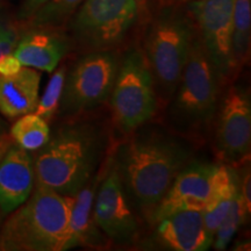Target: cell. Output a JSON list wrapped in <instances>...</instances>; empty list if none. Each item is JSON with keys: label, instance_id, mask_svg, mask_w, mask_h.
Returning a JSON list of instances; mask_svg holds the SVG:
<instances>
[{"label": "cell", "instance_id": "18", "mask_svg": "<svg viewBox=\"0 0 251 251\" xmlns=\"http://www.w3.org/2000/svg\"><path fill=\"white\" fill-rule=\"evenodd\" d=\"M237 191V172L228 168L227 165H215L211 180L208 200L201 211L203 224L212 240L216 229L227 215Z\"/></svg>", "mask_w": 251, "mask_h": 251}, {"label": "cell", "instance_id": "28", "mask_svg": "<svg viewBox=\"0 0 251 251\" xmlns=\"http://www.w3.org/2000/svg\"><path fill=\"white\" fill-rule=\"evenodd\" d=\"M13 143L11 135H9V129L7 128L6 122L0 118V159L5 155L9 147Z\"/></svg>", "mask_w": 251, "mask_h": 251}, {"label": "cell", "instance_id": "11", "mask_svg": "<svg viewBox=\"0 0 251 251\" xmlns=\"http://www.w3.org/2000/svg\"><path fill=\"white\" fill-rule=\"evenodd\" d=\"M215 147L227 162H241L250 155L251 100L249 91L233 86L226 93L215 129Z\"/></svg>", "mask_w": 251, "mask_h": 251}, {"label": "cell", "instance_id": "20", "mask_svg": "<svg viewBox=\"0 0 251 251\" xmlns=\"http://www.w3.org/2000/svg\"><path fill=\"white\" fill-rule=\"evenodd\" d=\"M12 140L28 151H36L50 137L48 122L34 112L21 115L9 128Z\"/></svg>", "mask_w": 251, "mask_h": 251}, {"label": "cell", "instance_id": "9", "mask_svg": "<svg viewBox=\"0 0 251 251\" xmlns=\"http://www.w3.org/2000/svg\"><path fill=\"white\" fill-rule=\"evenodd\" d=\"M234 1L235 0L188 1V9L192 13L197 30H199L200 40L221 83L236 74L231 54Z\"/></svg>", "mask_w": 251, "mask_h": 251}, {"label": "cell", "instance_id": "12", "mask_svg": "<svg viewBox=\"0 0 251 251\" xmlns=\"http://www.w3.org/2000/svg\"><path fill=\"white\" fill-rule=\"evenodd\" d=\"M215 165L209 163H188L181 170L168 192L153 211L150 224L180 211H202L208 200Z\"/></svg>", "mask_w": 251, "mask_h": 251}, {"label": "cell", "instance_id": "25", "mask_svg": "<svg viewBox=\"0 0 251 251\" xmlns=\"http://www.w3.org/2000/svg\"><path fill=\"white\" fill-rule=\"evenodd\" d=\"M23 68L20 61L15 57L13 52L4 55L0 58V76H13Z\"/></svg>", "mask_w": 251, "mask_h": 251}, {"label": "cell", "instance_id": "31", "mask_svg": "<svg viewBox=\"0 0 251 251\" xmlns=\"http://www.w3.org/2000/svg\"><path fill=\"white\" fill-rule=\"evenodd\" d=\"M137 1H140V0H137Z\"/></svg>", "mask_w": 251, "mask_h": 251}, {"label": "cell", "instance_id": "24", "mask_svg": "<svg viewBox=\"0 0 251 251\" xmlns=\"http://www.w3.org/2000/svg\"><path fill=\"white\" fill-rule=\"evenodd\" d=\"M18 39L14 27L0 17V58L4 55L13 52Z\"/></svg>", "mask_w": 251, "mask_h": 251}, {"label": "cell", "instance_id": "13", "mask_svg": "<svg viewBox=\"0 0 251 251\" xmlns=\"http://www.w3.org/2000/svg\"><path fill=\"white\" fill-rule=\"evenodd\" d=\"M147 249L172 251H203L212 247L201 211H180L155 222Z\"/></svg>", "mask_w": 251, "mask_h": 251}, {"label": "cell", "instance_id": "10", "mask_svg": "<svg viewBox=\"0 0 251 251\" xmlns=\"http://www.w3.org/2000/svg\"><path fill=\"white\" fill-rule=\"evenodd\" d=\"M97 190L93 218L103 234L118 244H131L140 231V224L122 184L114 158L108 159Z\"/></svg>", "mask_w": 251, "mask_h": 251}, {"label": "cell", "instance_id": "15", "mask_svg": "<svg viewBox=\"0 0 251 251\" xmlns=\"http://www.w3.org/2000/svg\"><path fill=\"white\" fill-rule=\"evenodd\" d=\"M69 51L64 36L49 30V27H31L18 39L13 54L23 67L52 72Z\"/></svg>", "mask_w": 251, "mask_h": 251}, {"label": "cell", "instance_id": "2", "mask_svg": "<svg viewBox=\"0 0 251 251\" xmlns=\"http://www.w3.org/2000/svg\"><path fill=\"white\" fill-rule=\"evenodd\" d=\"M105 136L90 122H69L57 128L34 156L35 183L72 197L97 172Z\"/></svg>", "mask_w": 251, "mask_h": 251}, {"label": "cell", "instance_id": "19", "mask_svg": "<svg viewBox=\"0 0 251 251\" xmlns=\"http://www.w3.org/2000/svg\"><path fill=\"white\" fill-rule=\"evenodd\" d=\"M251 33V0H235L233 12L231 54L235 71L249 59Z\"/></svg>", "mask_w": 251, "mask_h": 251}, {"label": "cell", "instance_id": "21", "mask_svg": "<svg viewBox=\"0 0 251 251\" xmlns=\"http://www.w3.org/2000/svg\"><path fill=\"white\" fill-rule=\"evenodd\" d=\"M249 213L250 212L248 211L246 203L243 201V198L240 193V188H238L227 215L222 220V222L216 229L214 236H213L212 247H214L215 250H225L230 243V241L233 240L234 235L241 228V226L244 224Z\"/></svg>", "mask_w": 251, "mask_h": 251}, {"label": "cell", "instance_id": "30", "mask_svg": "<svg viewBox=\"0 0 251 251\" xmlns=\"http://www.w3.org/2000/svg\"><path fill=\"white\" fill-rule=\"evenodd\" d=\"M0 218H1V211H0Z\"/></svg>", "mask_w": 251, "mask_h": 251}, {"label": "cell", "instance_id": "5", "mask_svg": "<svg viewBox=\"0 0 251 251\" xmlns=\"http://www.w3.org/2000/svg\"><path fill=\"white\" fill-rule=\"evenodd\" d=\"M196 31L192 19L176 7L163 9L150 25L144 41V56L156 91L164 99L171 98L179 83Z\"/></svg>", "mask_w": 251, "mask_h": 251}, {"label": "cell", "instance_id": "8", "mask_svg": "<svg viewBox=\"0 0 251 251\" xmlns=\"http://www.w3.org/2000/svg\"><path fill=\"white\" fill-rule=\"evenodd\" d=\"M120 58L112 50L90 51L65 76L59 107L67 114L90 111L109 99Z\"/></svg>", "mask_w": 251, "mask_h": 251}, {"label": "cell", "instance_id": "27", "mask_svg": "<svg viewBox=\"0 0 251 251\" xmlns=\"http://www.w3.org/2000/svg\"><path fill=\"white\" fill-rule=\"evenodd\" d=\"M250 171H246L242 178H238V188H240V193L243 198V201L246 203L248 211L250 212L251 205V193H250Z\"/></svg>", "mask_w": 251, "mask_h": 251}, {"label": "cell", "instance_id": "22", "mask_svg": "<svg viewBox=\"0 0 251 251\" xmlns=\"http://www.w3.org/2000/svg\"><path fill=\"white\" fill-rule=\"evenodd\" d=\"M84 0H48L29 20L31 27H55L68 20Z\"/></svg>", "mask_w": 251, "mask_h": 251}, {"label": "cell", "instance_id": "29", "mask_svg": "<svg viewBox=\"0 0 251 251\" xmlns=\"http://www.w3.org/2000/svg\"><path fill=\"white\" fill-rule=\"evenodd\" d=\"M184 1H192V0H184Z\"/></svg>", "mask_w": 251, "mask_h": 251}, {"label": "cell", "instance_id": "6", "mask_svg": "<svg viewBox=\"0 0 251 251\" xmlns=\"http://www.w3.org/2000/svg\"><path fill=\"white\" fill-rule=\"evenodd\" d=\"M114 125L122 133H134L156 114L158 98L152 72L144 54L131 48L120 59L111 97Z\"/></svg>", "mask_w": 251, "mask_h": 251}, {"label": "cell", "instance_id": "4", "mask_svg": "<svg viewBox=\"0 0 251 251\" xmlns=\"http://www.w3.org/2000/svg\"><path fill=\"white\" fill-rule=\"evenodd\" d=\"M220 83L218 72L196 31L169 106L171 127L180 134H200L205 130L218 112Z\"/></svg>", "mask_w": 251, "mask_h": 251}, {"label": "cell", "instance_id": "26", "mask_svg": "<svg viewBox=\"0 0 251 251\" xmlns=\"http://www.w3.org/2000/svg\"><path fill=\"white\" fill-rule=\"evenodd\" d=\"M48 0H24L23 5L19 9L18 18L20 20H28L33 17L34 13L39 9L41 6H43Z\"/></svg>", "mask_w": 251, "mask_h": 251}, {"label": "cell", "instance_id": "3", "mask_svg": "<svg viewBox=\"0 0 251 251\" xmlns=\"http://www.w3.org/2000/svg\"><path fill=\"white\" fill-rule=\"evenodd\" d=\"M74 197L35 183L33 192L9 213L0 230L1 251H64L71 249L70 215Z\"/></svg>", "mask_w": 251, "mask_h": 251}, {"label": "cell", "instance_id": "16", "mask_svg": "<svg viewBox=\"0 0 251 251\" xmlns=\"http://www.w3.org/2000/svg\"><path fill=\"white\" fill-rule=\"evenodd\" d=\"M40 84V72L28 67H23L13 76H0V114L17 119L35 111Z\"/></svg>", "mask_w": 251, "mask_h": 251}, {"label": "cell", "instance_id": "17", "mask_svg": "<svg viewBox=\"0 0 251 251\" xmlns=\"http://www.w3.org/2000/svg\"><path fill=\"white\" fill-rule=\"evenodd\" d=\"M102 174H94L74 197L70 233L71 249L76 247L99 248L105 244L100 229L93 218V205Z\"/></svg>", "mask_w": 251, "mask_h": 251}, {"label": "cell", "instance_id": "1", "mask_svg": "<svg viewBox=\"0 0 251 251\" xmlns=\"http://www.w3.org/2000/svg\"><path fill=\"white\" fill-rule=\"evenodd\" d=\"M134 131L114 159L130 202L150 222L172 181L191 162L192 148L183 137L157 125Z\"/></svg>", "mask_w": 251, "mask_h": 251}, {"label": "cell", "instance_id": "23", "mask_svg": "<svg viewBox=\"0 0 251 251\" xmlns=\"http://www.w3.org/2000/svg\"><path fill=\"white\" fill-rule=\"evenodd\" d=\"M65 76H67V68L63 67L55 69L54 74L50 77L45 92L39 99L37 106L34 113L48 122L55 117L56 112L59 108L61 97L64 87Z\"/></svg>", "mask_w": 251, "mask_h": 251}, {"label": "cell", "instance_id": "14", "mask_svg": "<svg viewBox=\"0 0 251 251\" xmlns=\"http://www.w3.org/2000/svg\"><path fill=\"white\" fill-rule=\"evenodd\" d=\"M34 186V156L13 142L0 159V211L2 214H9L23 205Z\"/></svg>", "mask_w": 251, "mask_h": 251}, {"label": "cell", "instance_id": "7", "mask_svg": "<svg viewBox=\"0 0 251 251\" xmlns=\"http://www.w3.org/2000/svg\"><path fill=\"white\" fill-rule=\"evenodd\" d=\"M72 17L75 40L90 51L120 45L139 15L137 0H84Z\"/></svg>", "mask_w": 251, "mask_h": 251}]
</instances>
